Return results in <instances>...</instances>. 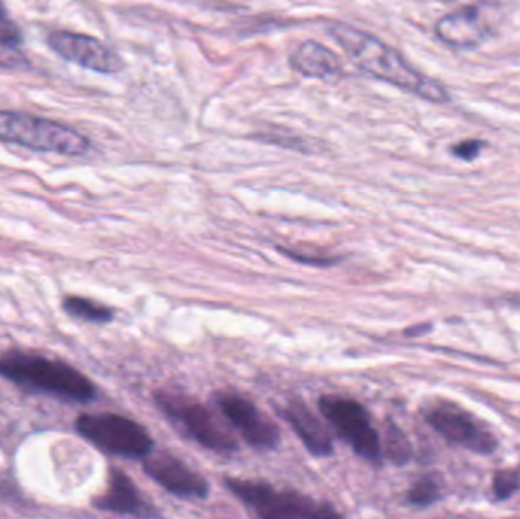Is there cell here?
Returning a JSON list of instances; mask_svg holds the SVG:
<instances>
[{
    "label": "cell",
    "instance_id": "12",
    "mask_svg": "<svg viewBox=\"0 0 520 519\" xmlns=\"http://www.w3.org/2000/svg\"><path fill=\"white\" fill-rule=\"evenodd\" d=\"M492 33L490 4L479 2L444 15L435 24V34L454 49L477 48Z\"/></svg>",
    "mask_w": 520,
    "mask_h": 519
},
{
    "label": "cell",
    "instance_id": "15",
    "mask_svg": "<svg viewBox=\"0 0 520 519\" xmlns=\"http://www.w3.org/2000/svg\"><path fill=\"white\" fill-rule=\"evenodd\" d=\"M292 63L305 77L327 81H336L338 78L343 77V66L338 55L314 40H307L297 49Z\"/></svg>",
    "mask_w": 520,
    "mask_h": 519
},
{
    "label": "cell",
    "instance_id": "17",
    "mask_svg": "<svg viewBox=\"0 0 520 519\" xmlns=\"http://www.w3.org/2000/svg\"><path fill=\"white\" fill-rule=\"evenodd\" d=\"M383 449L387 454L388 458L396 465H405V463L410 462V440L394 423L388 425L387 434H385V447H383Z\"/></svg>",
    "mask_w": 520,
    "mask_h": 519
},
{
    "label": "cell",
    "instance_id": "22",
    "mask_svg": "<svg viewBox=\"0 0 520 519\" xmlns=\"http://www.w3.org/2000/svg\"><path fill=\"white\" fill-rule=\"evenodd\" d=\"M482 148H484V142H482V140L468 139L454 145V146H452V153H454V156H457L459 159L472 162L473 159H477V156H479Z\"/></svg>",
    "mask_w": 520,
    "mask_h": 519
},
{
    "label": "cell",
    "instance_id": "16",
    "mask_svg": "<svg viewBox=\"0 0 520 519\" xmlns=\"http://www.w3.org/2000/svg\"><path fill=\"white\" fill-rule=\"evenodd\" d=\"M62 309L71 317L78 318L82 322L95 323V325H107L113 322L115 313L102 303L95 302L91 298L80 297V296H67L62 300Z\"/></svg>",
    "mask_w": 520,
    "mask_h": 519
},
{
    "label": "cell",
    "instance_id": "13",
    "mask_svg": "<svg viewBox=\"0 0 520 519\" xmlns=\"http://www.w3.org/2000/svg\"><path fill=\"white\" fill-rule=\"evenodd\" d=\"M280 414L312 456L329 457L334 454V439L329 429L300 398L289 401L280 410Z\"/></svg>",
    "mask_w": 520,
    "mask_h": 519
},
{
    "label": "cell",
    "instance_id": "2",
    "mask_svg": "<svg viewBox=\"0 0 520 519\" xmlns=\"http://www.w3.org/2000/svg\"><path fill=\"white\" fill-rule=\"evenodd\" d=\"M0 376L19 387L58 400L89 404L96 387L84 373L64 361L33 352L8 351L0 355Z\"/></svg>",
    "mask_w": 520,
    "mask_h": 519
},
{
    "label": "cell",
    "instance_id": "19",
    "mask_svg": "<svg viewBox=\"0 0 520 519\" xmlns=\"http://www.w3.org/2000/svg\"><path fill=\"white\" fill-rule=\"evenodd\" d=\"M24 43V35L19 24L11 19L10 13L0 0V46L10 49H19Z\"/></svg>",
    "mask_w": 520,
    "mask_h": 519
},
{
    "label": "cell",
    "instance_id": "21",
    "mask_svg": "<svg viewBox=\"0 0 520 519\" xmlns=\"http://www.w3.org/2000/svg\"><path fill=\"white\" fill-rule=\"evenodd\" d=\"M282 255L287 256L291 260H296L298 264L312 265V267H332L336 265L338 260L335 258H325V256H309L300 251L289 250L287 247H277Z\"/></svg>",
    "mask_w": 520,
    "mask_h": 519
},
{
    "label": "cell",
    "instance_id": "1",
    "mask_svg": "<svg viewBox=\"0 0 520 519\" xmlns=\"http://www.w3.org/2000/svg\"><path fill=\"white\" fill-rule=\"evenodd\" d=\"M332 34L354 63L368 75L414 93L426 101L435 104L450 101V95L441 82L412 68L396 49L383 40L347 24L335 26Z\"/></svg>",
    "mask_w": 520,
    "mask_h": 519
},
{
    "label": "cell",
    "instance_id": "11",
    "mask_svg": "<svg viewBox=\"0 0 520 519\" xmlns=\"http://www.w3.org/2000/svg\"><path fill=\"white\" fill-rule=\"evenodd\" d=\"M53 52L67 61L80 64L99 73H116L124 69V61L100 40L71 31H53L48 37Z\"/></svg>",
    "mask_w": 520,
    "mask_h": 519
},
{
    "label": "cell",
    "instance_id": "20",
    "mask_svg": "<svg viewBox=\"0 0 520 519\" xmlns=\"http://www.w3.org/2000/svg\"><path fill=\"white\" fill-rule=\"evenodd\" d=\"M520 487V472L501 471L497 472L493 480V492L497 500H506L513 495Z\"/></svg>",
    "mask_w": 520,
    "mask_h": 519
},
{
    "label": "cell",
    "instance_id": "4",
    "mask_svg": "<svg viewBox=\"0 0 520 519\" xmlns=\"http://www.w3.org/2000/svg\"><path fill=\"white\" fill-rule=\"evenodd\" d=\"M227 489L247 509L265 519H327L341 514L325 503L312 500L298 492L279 491L265 481L242 480L227 477Z\"/></svg>",
    "mask_w": 520,
    "mask_h": 519
},
{
    "label": "cell",
    "instance_id": "18",
    "mask_svg": "<svg viewBox=\"0 0 520 519\" xmlns=\"http://www.w3.org/2000/svg\"><path fill=\"white\" fill-rule=\"evenodd\" d=\"M439 485L430 477L417 481L408 492V503L415 507H428L439 500Z\"/></svg>",
    "mask_w": 520,
    "mask_h": 519
},
{
    "label": "cell",
    "instance_id": "5",
    "mask_svg": "<svg viewBox=\"0 0 520 519\" xmlns=\"http://www.w3.org/2000/svg\"><path fill=\"white\" fill-rule=\"evenodd\" d=\"M154 404L187 438L209 451L230 456L238 451V442L229 429L212 413L209 407L186 394L158 390L154 393Z\"/></svg>",
    "mask_w": 520,
    "mask_h": 519
},
{
    "label": "cell",
    "instance_id": "10",
    "mask_svg": "<svg viewBox=\"0 0 520 519\" xmlns=\"http://www.w3.org/2000/svg\"><path fill=\"white\" fill-rule=\"evenodd\" d=\"M425 418L430 427L448 442L477 452L492 454L496 449V440L492 434L482 429L470 414L454 405L440 404L426 410Z\"/></svg>",
    "mask_w": 520,
    "mask_h": 519
},
{
    "label": "cell",
    "instance_id": "8",
    "mask_svg": "<svg viewBox=\"0 0 520 519\" xmlns=\"http://www.w3.org/2000/svg\"><path fill=\"white\" fill-rule=\"evenodd\" d=\"M215 405L230 425L250 447L262 451L276 449L280 443V429L253 401L236 392H218Z\"/></svg>",
    "mask_w": 520,
    "mask_h": 519
},
{
    "label": "cell",
    "instance_id": "3",
    "mask_svg": "<svg viewBox=\"0 0 520 519\" xmlns=\"http://www.w3.org/2000/svg\"><path fill=\"white\" fill-rule=\"evenodd\" d=\"M0 140L62 156H84L90 149V140L71 127L19 111H0Z\"/></svg>",
    "mask_w": 520,
    "mask_h": 519
},
{
    "label": "cell",
    "instance_id": "9",
    "mask_svg": "<svg viewBox=\"0 0 520 519\" xmlns=\"http://www.w3.org/2000/svg\"><path fill=\"white\" fill-rule=\"evenodd\" d=\"M142 462L145 474L171 495L182 500H205L211 494L204 477L171 452H151Z\"/></svg>",
    "mask_w": 520,
    "mask_h": 519
},
{
    "label": "cell",
    "instance_id": "6",
    "mask_svg": "<svg viewBox=\"0 0 520 519\" xmlns=\"http://www.w3.org/2000/svg\"><path fill=\"white\" fill-rule=\"evenodd\" d=\"M75 429L100 451L128 460H144L154 449L148 429L122 414H81Z\"/></svg>",
    "mask_w": 520,
    "mask_h": 519
},
{
    "label": "cell",
    "instance_id": "7",
    "mask_svg": "<svg viewBox=\"0 0 520 519\" xmlns=\"http://www.w3.org/2000/svg\"><path fill=\"white\" fill-rule=\"evenodd\" d=\"M318 407L335 433L349 443L356 456L376 467L383 463V439L361 402L338 394H327L321 396Z\"/></svg>",
    "mask_w": 520,
    "mask_h": 519
},
{
    "label": "cell",
    "instance_id": "24",
    "mask_svg": "<svg viewBox=\"0 0 520 519\" xmlns=\"http://www.w3.org/2000/svg\"><path fill=\"white\" fill-rule=\"evenodd\" d=\"M430 326L428 325H419V326L410 327V329H406L405 334L408 337H419L421 334H425V332L430 331Z\"/></svg>",
    "mask_w": 520,
    "mask_h": 519
},
{
    "label": "cell",
    "instance_id": "23",
    "mask_svg": "<svg viewBox=\"0 0 520 519\" xmlns=\"http://www.w3.org/2000/svg\"><path fill=\"white\" fill-rule=\"evenodd\" d=\"M28 64V60L19 49L4 48L0 46V69H19Z\"/></svg>",
    "mask_w": 520,
    "mask_h": 519
},
{
    "label": "cell",
    "instance_id": "14",
    "mask_svg": "<svg viewBox=\"0 0 520 519\" xmlns=\"http://www.w3.org/2000/svg\"><path fill=\"white\" fill-rule=\"evenodd\" d=\"M95 509L128 516H157L153 507L144 500V496L125 472L113 467L109 476V485L102 495L93 500Z\"/></svg>",
    "mask_w": 520,
    "mask_h": 519
}]
</instances>
